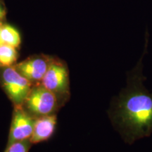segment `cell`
<instances>
[{"instance_id":"obj_1","label":"cell","mask_w":152,"mask_h":152,"mask_svg":"<svg viewBox=\"0 0 152 152\" xmlns=\"http://www.w3.org/2000/svg\"><path fill=\"white\" fill-rule=\"evenodd\" d=\"M142 60L128 73L126 87L112 99L107 111L114 128L129 144L152 133V93L143 85Z\"/></svg>"},{"instance_id":"obj_2","label":"cell","mask_w":152,"mask_h":152,"mask_svg":"<svg viewBox=\"0 0 152 152\" xmlns=\"http://www.w3.org/2000/svg\"><path fill=\"white\" fill-rule=\"evenodd\" d=\"M65 104L42 84L33 85L23 106L35 118L56 114Z\"/></svg>"},{"instance_id":"obj_3","label":"cell","mask_w":152,"mask_h":152,"mask_svg":"<svg viewBox=\"0 0 152 152\" xmlns=\"http://www.w3.org/2000/svg\"><path fill=\"white\" fill-rule=\"evenodd\" d=\"M66 104L71 97L69 70L67 64L58 57L53 56L41 83Z\"/></svg>"},{"instance_id":"obj_4","label":"cell","mask_w":152,"mask_h":152,"mask_svg":"<svg viewBox=\"0 0 152 152\" xmlns=\"http://www.w3.org/2000/svg\"><path fill=\"white\" fill-rule=\"evenodd\" d=\"M0 85L15 106H23L33 84L10 66L0 68Z\"/></svg>"},{"instance_id":"obj_5","label":"cell","mask_w":152,"mask_h":152,"mask_svg":"<svg viewBox=\"0 0 152 152\" xmlns=\"http://www.w3.org/2000/svg\"><path fill=\"white\" fill-rule=\"evenodd\" d=\"M35 118L23 106H14V111L8 136L7 144L30 140L33 132Z\"/></svg>"},{"instance_id":"obj_6","label":"cell","mask_w":152,"mask_h":152,"mask_svg":"<svg viewBox=\"0 0 152 152\" xmlns=\"http://www.w3.org/2000/svg\"><path fill=\"white\" fill-rule=\"evenodd\" d=\"M53 56L36 54L28 57L14 66L16 71L33 85L40 84L52 62Z\"/></svg>"},{"instance_id":"obj_7","label":"cell","mask_w":152,"mask_h":152,"mask_svg":"<svg viewBox=\"0 0 152 152\" xmlns=\"http://www.w3.org/2000/svg\"><path fill=\"white\" fill-rule=\"evenodd\" d=\"M56 114L35 118L33 132L30 141L33 144L48 141L56 131Z\"/></svg>"},{"instance_id":"obj_8","label":"cell","mask_w":152,"mask_h":152,"mask_svg":"<svg viewBox=\"0 0 152 152\" xmlns=\"http://www.w3.org/2000/svg\"><path fill=\"white\" fill-rule=\"evenodd\" d=\"M0 42L18 49L21 44V36L16 28L4 22L0 30Z\"/></svg>"},{"instance_id":"obj_9","label":"cell","mask_w":152,"mask_h":152,"mask_svg":"<svg viewBox=\"0 0 152 152\" xmlns=\"http://www.w3.org/2000/svg\"><path fill=\"white\" fill-rule=\"evenodd\" d=\"M19 54L17 48L6 44H0V68L14 66Z\"/></svg>"},{"instance_id":"obj_10","label":"cell","mask_w":152,"mask_h":152,"mask_svg":"<svg viewBox=\"0 0 152 152\" xmlns=\"http://www.w3.org/2000/svg\"><path fill=\"white\" fill-rule=\"evenodd\" d=\"M32 145L30 140L16 142L7 145L4 152H29Z\"/></svg>"},{"instance_id":"obj_11","label":"cell","mask_w":152,"mask_h":152,"mask_svg":"<svg viewBox=\"0 0 152 152\" xmlns=\"http://www.w3.org/2000/svg\"><path fill=\"white\" fill-rule=\"evenodd\" d=\"M7 7L3 0H0V20H5L7 16Z\"/></svg>"},{"instance_id":"obj_12","label":"cell","mask_w":152,"mask_h":152,"mask_svg":"<svg viewBox=\"0 0 152 152\" xmlns=\"http://www.w3.org/2000/svg\"><path fill=\"white\" fill-rule=\"evenodd\" d=\"M5 22V20H0V30H1V26H2V25H3V23H4ZM0 44H1V42H0Z\"/></svg>"}]
</instances>
